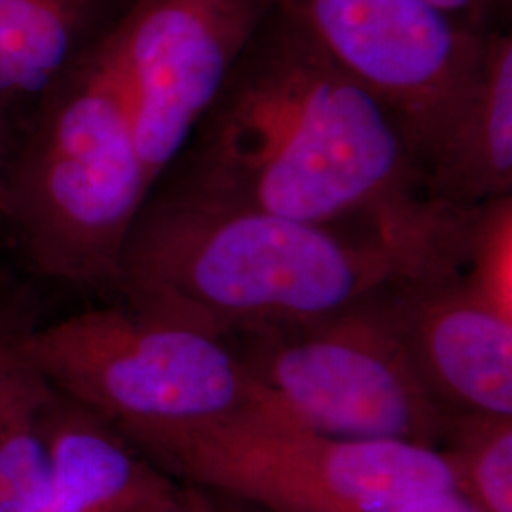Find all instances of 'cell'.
Segmentation results:
<instances>
[{"label":"cell","mask_w":512,"mask_h":512,"mask_svg":"<svg viewBox=\"0 0 512 512\" xmlns=\"http://www.w3.org/2000/svg\"><path fill=\"white\" fill-rule=\"evenodd\" d=\"M152 188L323 224L421 228L431 200L395 114L274 6Z\"/></svg>","instance_id":"1"},{"label":"cell","mask_w":512,"mask_h":512,"mask_svg":"<svg viewBox=\"0 0 512 512\" xmlns=\"http://www.w3.org/2000/svg\"><path fill=\"white\" fill-rule=\"evenodd\" d=\"M471 213L423 228L323 224L152 188L124 243L116 293L224 340L321 319L399 279L459 274Z\"/></svg>","instance_id":"2"},{"label":"cell","mask_w":512,"mask_h":512,"mask_svg":"<svg viewBox=\"0 0 512 512\" xmlns=\"http://www.w3.org/2000/svg\"><path fill=\"white\" fill-rule=\"evenodd\" d=\"M105 44L38 101L18 158L2 165L0 211L38 274L116 291L152 184Z\"/></svg>","instance_id":"3"},{"label":"cell","mask_w":512,"mask_h":512,"mask_svg":"<svg viewBox=\"0 0 512 512\" xmlns=\"http://www.w3.org/2000/svg\"><path fill=\"white\" fill-rule=\"evenodd\" d=\"M55 391L107 421L143 456L175 433L251 408L230 344L213 332L122 304L27 332Z\"/></svg>","instance_id":"4"},{"label":"cell","mask_w":512,"mask_h":512,"mask_svg":"<svg viewBox=\"0 0 512 512\" xmlns=\"http://www.w3.org/2000/svg\"><path fill=\"white\" fill-rule=\"evenodd\" d=\"M175 482L266 512H387L456 490L440 448L403 440L336 439L241 410L143 452Z\"/></svg>","instance_id":"5"},{"label":"cell","mask_w":512,"mask_h":512,"mask_svg":"<svg viewBox=\"0 0 512 512\" xmlns=\"http://www.w3.org/2000/svg\"><path fill=\"white\" fill-rule=\"evenodd\" d=\"M258 414L336 439L440 448L450 416L408 363L370 296L329 317L226 338Z\"/></svg>","instance_id":"6"},{"label":"cell","mask_w":512,"mask_h":512,"mask_svg":"<svg viewBox=\"0 0 512 512\" xmlns=\"http://www.w3.org/2000/svg\"><path fill=\"white\" fill-rule=\"evenodd\" d=\"M399 120L427 175L458 124L486 40L427 0H272Z\"/></svg>","instance_id":"7"},{"label":"cell","mask_w":512,"mask_h":512,"mask_svg":"<svg viewBox=\"0 0 512 512\" xmlns=\"http://www.w3.org/2000/svg\"><path fill=\"white\" fill-rule=\"evenodd\" d=\"M272 0H139L107 40L154 186L183 150Z\"/></svg>","instance_id":"8"},{"label":"cell","mask_w":512,"mask_h":512,"mask_svg":"<svg viewBox=\"0 0 512 512\" xmlns=\"http://www.w3.org/2000/svg\"><path fill=\"white\" fill-rule=\"evenodd\" d=\"M370 302L440 410L512 416V313L463 274L399 279Z\"/></svg>","instance_id":"9"},{"label":"cell","mask_w":512,"mask_h":512,"mask_svg":"<svg viewBox=\"0 0 512 512\" xmlns=\"http://www.w3.org/2000/svg\"><path fill=\"white\" fill-rule=\"evenodd\" d=\"M184 492L107 421L55 391L38 512H160Z\"/></svg>","instance_id":"10"},{"label":"cell","mask_w":512,"mask_h":512,"mask_svg":"<svg viewBox=\"0 0 512 512\" xmlns=\"http://www.w3.org/2000/svg\"><path fill=\"white\" fill-rule=\"evenodd\" d=\"M139 0H0V124L84 65Z\"/></svg>","instance_id":"11"},{"label":"cell","mask_w":512,"mask_h":512,"mask_svg":"<svg viewBox=\"0 0 512 512\" xmlns=\"http://www.w3.org/2000/svg\"><path fill=\"white\" fill-rule=\"evenodd\" d=\"M431 200L469 209L512 196V33L486 40L458 124L427 175Z\"/></svg>","instance_id":"12"},{"label":"cell","mask_w":512,"mask_h":512,"mask_svg":"<svg viewBox=\"0 0 512 512\" xmlns=\"http://www.w3.org/2000/svg\"><path fill=\"white\" fill-rule=\"evenodd\" d=\"M29 329L0 317V512H38L44 494L55 389L27 348Z\"/></svg>","instance_id":"13"},{"label":"cell","mask_w":512,"mask_h":512,"mask_svg":"<svg viewBox=\"0 0 512 512\" xmlns=\"http://www.w3.org/2000/svg\"><path fill=\"white\" fill-rule=\"evenodd\" d=\"M440 450L459 494L482 512H512V416L456 414Z\"/></svg>","instance_id":"14"},{"label":"cell","mask_w":512,"mask_h":512,"mask_svg":"<svg viewBox=\"0 0 512 512\" xmlns=\"http://www.w3.org/2000/svg\"><path fill=\"white\" fill-rule=\"evenodd\" d=\"M442 16L475 35L511 31L512 0H427Z\"/></svg>","instance_id":"15"},{"label":"cell","mask_w":512,"mask_h":512,"mask_svg":"<svg viewBox=\"0 0 512 512\" xmlns=\"http://www.w3.org/2000/svg\"><path fill=\"white\" fill-rule=\"evenodd\" d=\"M387 512H482L458 490L421 495Z\"/></svg>","instance_id":"16"},{"label":"cell","mask_w":512,"mask_h":512,"mask_svg":"<svg viewBox=\"0 0 512 512\" xmlns=\"http://www.w3.org/2000/svg\"><path fill=\"white\" fill-rule=\"evenodd\" d=\"M202 494L205 497L207 511L209 512H266L262 511L260 507H255V505L245 503V501H239L234 497H228V495L211 494V492H202Z\"/></svg>","instance_id":"17"},{"label":"cell","mask_w":512,"mask_h":512,"mask_svg":"<svg viewBox=\"0 0 512 512\" xmlns=\"http://www.w3.org/2000/svg\"><path fill=\"white\" fill-rule=\"evenodd\" d=\"M160 512H209L207 511V503H205V497H203L200 490H194V488H188L186 486V492H184L181 499H177L173 505L165 507L164 511Z\"/></svg>","instance_id":"18"},{"label":"cell","mask_w":512,"mask_h":512,"mask_svg":"<svg viewBox=\"0 0 512 512\" xmlns=\"http://www.w3.org/2000/svg\"><path fill=\"white\" fill-rule=\"evenodd\" d=\"M4 160H6V128L0 124V173H2Z\"/></svg>","instance_id":"19"}]
</instances>
